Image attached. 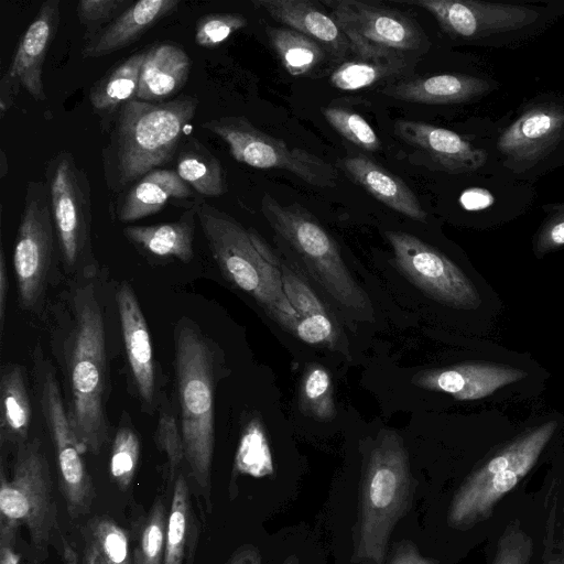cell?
Returning <instances> with one entry per match:
<instances>
[{"label": "cell", "instance_id": "cell-36", "mask_svg": "<svg viewBox=\"0 0 564 564\" xmlns=\"http://www.w3.org/2000/svg\"><path fill=\"white\" fill-rule=\"evenodd\" d=\"M167 517L159 497L143 521L132 564H163L165 555Z\"/></svg>", "mask_w": 564, "mask_h": 564}, {"label": "cell", "instance_id": "cell-13", "mask_svg": "<svg viewBox=\"0 0 564 564\" xmlns=\"http://www.w3.org/2000/svg\"><path fill=\"white\" fill-rule=\"evenodd\" d=\"M384 235L398 270L426 296L455 310L471 311L482 304L475 282L440 250L403 231Z\"/></svg>", "mask_w": 564, "mask_h": 564}, {"label": "cell", "instance_id": "cell-7", "mask_svg": "<svg viewBox=\"0 0 564 564\" xmlns=\"http://www.w3.org/2000/svg\"><path fill=\"white\" fill-rule=\"evenodd\" d=\"M556 430L555 420L528 429L474 470L451 501L448 524L466 530L486 520L498 501L533 468Z\"/></svg>", "mask_w": 564, "mask_h": 564}, {"label": "cell", "instance_id": "cell-50", "mask_svg": "<svg viewBox=\"0 0 564 564\" xmlns=\"http://www.w3.org/2000/svg\"><path fill=\"white\" fill-rule=\"evenodd\" d=\"M85 564H108L90 539L85 549Z\"/></svg>", "mask_w": 564, "mask_h": 564}, {"label": "cell", "instance_id": "cell-51", "mask_svg": "<svg viewBox=\"0 0 564 564\" xmlns=\"http://www.w3.org/2000/svg\"><path fill=\"white\" fill-rule=\"evenodd\" d=\"M8 163H7V159H6V153L3 150H1V159H0V176L1 177H4L6 174L8 173Z\"/></svg>", "mask_w": 564, "mask_h": 564}, {"label": "cell", "instance_id": "cell-47", "mask_svg": "<svg viewBox=\"0 0 564 564\" xmlns=\"http://www.w3.org/2000/svg\"><path fill=\"white\" fill-rule=\"evenodd\" d=\"M17 531L0 528V564H20V554L15 551Z\"/></svg>", "mask_w": 564, "mask_h": 564}, {"label": "cell", "instance_id": "cell-25", "mask_svg": "<svg viewBox=\"0 0 564 564\" xmlns=\"http://www.w3.org/2000/svg\"><path fill=\"white\" fill-rule=\"evenodd\" d=\"M191 69L188 54L173 43H160L145 53L135 99L162 102L186 84Z\"/></svg>", "mask_w": 564, "mask_h": 564}, {"label": "cell", "instance_id": "cell-31", "mask_svg": "<svg viewBox=\"0 0 564 564\" xmlns=\"http://www.w3.org/2000/svg\"><path fill=\"white\" fill-rule=\"evenodd\" d=\"M197 535V522L192 511L188 485L185 477L178 475L174 482L167 517L163 564H192Z\"/></svg>", "mask_w": 564, "mask_h": 564}, {"label": "cell", "instance_id": "cell-24", "mask_svg": "<svg viewBox=\"0 0 564 564\" xmlns=\"http://www.w3.org/2000/svg\"><path fill=\"white\" fill-rule=\"evenodd\" d=\"M488 90V83L481 78L463 74H440L401 80L386 86L382 93L408 102L449 105L473 100Z\"/></svg>", "mask_w": 564, "mask_h": 564}, {"label": "cell", "instance_id": "cell-10", "mask_svg": "<svg viewBox=\"0 0 564 564\" xmlns=\"http://www.w3.org/2000/svg\"><path fill=\"white\" fill-rule=\"evenodd\" d=\"M200 127L220 138L237 162L261 170H284L316 187L337 184L338 173L330 163L267 134L245 117L212 119L202 122Z\"/></svg>", "mask_w": 564, "mask_h": 564}, {"label": "cell", "instance_id": "cell-41", "mask_svg": "<svg viewBox=\"0 0 564 564\" xmlns=\"http://www.w3.org/2000/svg\"><path fill=\"white\" fill-rule=\"evenodd\" d=\"M133 2L129 0H80L76 6V13L79 22L85 28V40L88 42L108 21L115 20L121 12Z\"/></svg>", "mask_w": 564, "mask_h": 564}, {"label": "cell", "instance_id": "cell-42", "mask_svg": "<svg viewBox=\"0 0 564 564\" xmlns=\"http://www.w3.org/2000/svg\"><path fill=\"white\" fill-rule=\"evenodd\" d=\"M155 442L166 456L169 476L173 479L184 459V446L181 429H178L176 419L169 406L161 410Z\"/></svg>", "mask_w": 564, "mask_h": 564}, {"label": "cell", "instance_id": "cell-35", "mask_svg": "<svg viewBox=\"0 0 564 564\" xmlns=\"http://www.w3.org/2000/svg\"><path fill=\"white\" fill-rule=\"evenodd\" d=\"M300 409L317 421L326 422L335 416L332 379L323 366L313 364L304 371L300 386Z\"/></svg>", "mask_w": 564, "mask_h": 564}, {"label": "cell", "instance_id": "cell-1", "mask_svg": "<svg viewBox=\"0 0 564 564\" xmlns=\"http://www.w3.org/2000/svg\"><path fill=\"white\" fill-rule=\"evenodd\" d=\"M197 106L195 96L185 95L162 102L132 99L120 108L101 151L110 194L120 196L143 175L174 158Z\"/></svg>", "mask_w": 564, "mask_h": 564}, {"label": "cell", "instance_id": "cell-2", "mask_svg": "<svg viewBox=\"0 0 564 564\" xmlns=\"http://www.w3.org/2000/svg\"><path fill=\"white\" fill-rule=\"evenodd\" d=\"M65 359L69 421L84 453L97 455L109 435L105 410L108 375L105 321L91 283L80 285L74 293Z\"/></svg>", "mask_w": 564, "mask_h": 564}, {"label": "cell", "instance_id": "cell-48", "mask_svg": "<svg viewBox=\"0 0 564 564\" xmlns=\"http://www.w3.org/2000/svg\"><path fill=\"white\" fill-rule=\"evenodd\" d=\"M224 564H262L259 550L252 544L239 546Z\"/></svg>", "mask_w": 564, "mask_h": 564}, {"label": "cell", "instance_id": "cell-8", "mask_svg": "<svg viewBox=\"0 0 564 564\" xmlns=\"http://www.w3.org/2000/svg\"><path fill=\"white\" fill-rule=\"evenodd\" d=\"M48 463L37 440L18 446L11 478L0 471V528L26 527L33 544L44 547L56 528Z\"/></svg>", "mask_w": 564, "mask_h": 564}, {"label": "cell", "instance_id": "cell-9", "mask_svg": "<svg viewBox=\"0 0 564 564\" xmlns=\"http://www.w3.org/2000/svg\"><path fill=\"white\" fill-rule=\"evenodd\" d=\"M58 251L68 271L94 273L91 252V191L86 172L69 151H59L45 166Z\"/></svg>", "mask_w": 564, "mask_h": 564}, {"label": "cell", "instance_id": "cell-4", "mask_svg": "<svg viewBox=\"0 0 564 564\" xmlns=\"http://www.w3.org/2000/svg\"><path fill=\"white\" fill-rule=\"evenodd\" d=\"M193 208L212 256L226 279L250 295L274 322L293 333L296 313L284 292L282 262L262 237L206 202L193 204Z\"/></svg>", "mask_w": 564, "mask_h": 564}, {"label": "cell", "instance_id": "cell-37", "mask_svg": "<svg viewBox=\"0 0 564 564\" xmlns=\"http://www.w3.org/2000/svg\"><path fill=\"white\" fill-rule=\"evenodd\" d=\"M141 444L133 429L120 425L110 456V474L121 490H127L137 471L140 459Z\"/></svg>", "mask_w": 564, "mask_h": 564}, {"label": "cell", "instance_id": "cell-19", "mask_svg": "<svg viewBox=\"0 0 564 564\" xmlns=\"http://www.w3.org/2000/svg\"><path fill=\"white\" fill-rule=\"evenodd\" d=\"M394 132L404 142L427 154L441 170L466 173L479 169L487 154L454 131L423 121L398 120Z\"/></svg>", "mask_w": 564, "mask_h": 564}, {"label": "cell", "instance_id": "cell-38", "mask_svg": "<svg viewBox=\"0 0 564 564\" xmlns=\"http://www.w3.org/2000/svg\"><path fill=\"white\" fill-rule=\"evenodd\" d=\"M89 539L108 564H132L129 538L123 528L108 517H95L88 523Z\"/></svg>", "mask_w": 564, "mask_h": 564}, {"label": "cell", "instance_id": "cell-6", "mask_svg": "<svg viewBox=\"0 0 564 564\" xmlns=\"http://www.w3.org/2000/svg\"><path fill=\"white\" fill-rule=\"evenodd\" d=\"M261 212L338 304L372 319L373 307L368 294L350 274L336 241L311 213L296 203L283 205L268 193L262 196Z\"/></svg>", "mask_w": 564, "mask_h": 564}, {"label": "cell", "instance_id": "cell-3", "mask_svg": "<svg viewBox=\"0 0 564 564\" xmlns=\"http://www.w3.org/2000/svg\"><path fill=\"white\" fill-rule=\"evenodd\" d=\"M413 478L403 440L381 431L364 459L352 532V561L382 564L395 524L409 511Z\"/></svg>", "mask_w": 564, "mask_h": 564}, {"label": "cell", "instance_id": "cell-43", "mask_svg": "<svg viewBox=\"0 0 564 564\" xmlns=\"http://www.w3.org/2000/svg\"><path fill=\"white\" fill-rule=\"evenodd\" d=\"M532 550L531 538L517 523H511L498 541L491 564H529Z\"/></svg>", "mask_w": 564, "mask_h": 564}, {"label": "cell", "instance_id": "cell-45", "mask_svg": "<svg viewBox=\"0 0 564 564\" xmlns=\"http://www.w3.org/2000/svg\"><path fill=\"white\" fill-rule=\"evenodd\" d=\"M388 564H438L437 561L423 556L410 541L394 544Z\"/></svg>", "mask_w": 564, "mask_h": 564}, {"label": "cell", "instance_id": "cell-11", "mask_svg": "<svg viewBox=\"0 0 564 564\" xmlns=\"http://www.w3.org/2000/svg\"><path fill=\"white\" fill-rule=\"evenodd\" d=\"M35 378L39 403L54 445L59 485L72 519L89 512L95 498L84 451L72 427L54 368L36 355Z\"/></svg>", "mask_w": 564, "mask_h": 564}, {"label": "cell", "instance_id": "cell-22", "mask_svg": "<svg viewBox=\"0 0 564 564\" xmlns=\"http://www.w3.org/2000/svg\"><path fill=\"white\" fill-rule=\"evenodd\" d=\"M180 0H140L85 43L84 57H101L129 46L153 25L174 12Z\"/></svg>", "mask_w": 564, "mask_h": 564}, {"label": "cell", "instance_id": "cell-17", "mask_svg": "<svg viewBox=\"0 0 564 564\" xmlns=\"http://www.w3.org/2000/svg\"><path fill=\"white\" fill-rule=\"evenodd\" d=\"M520 368L491 362L467 361L448 367L422 370L414 375V386L429 391L443 392L458 401H475L523 379Z\"/></svg>", "mask_w": 564, "mask_h": 564}, {"label": "cell", "instance_id": "cell-30", "mask_svg": "<svg viewBox=\"0 0 564 564\" xmlns=\"http://www.w3.org/2000/svg\"><path fill=\"white\" fill-rule=\"evenodd\" d=\"M31 422V402L20 365L8 364L0 380V441L1 445H21L28 442Z\"/></svg>", "mask_w": 564, "mask_h": 564}, {"label": "cell", "instance_id": "cell-5", "mask_svg": "<svg viewBox=\"0 0 564 564\" xmlns=\"http://www.w3.org/2000/svg\"><path fill=\"white\" fill-rule=\"evenodd\" d=\"M174 345L184 458L210 510V470L215 446V358L207 338L187 319L177 323Z\"/></svg>", "mask_w": 564, "mask_h": 564}, {"label": "cell", "instance_id": "cell-52", "mask_svg": "<svg viewBox=\"0 0 564 564\" xmlns=\"http://www.w3.org/2000/svg\"><path fill=\"white\" fill-rule=\"evenodd\" d=\"M282 564H300V562L296 556L291 555L286 560H284Z\"/></svg>", "mask_w": 564, "mask_h": 564}, {"label": "cell", "instance_id": "cell-28", "mask_svg": "<svg viewBox=\"0 0 564 564\" xmlns=\"http://www.w3.org/2000/svg\"><path fill=\"white\" fill-rule=\"evenodd\" d=\"M196 220L192 206L174 221L150 226H127L122 232L131 243L153 256L172 257L182 262H189L194 256Z\"/></svg>", "mask_w": 564, "mask_h": 564}, {"label": "cell", "instance_id": "cell-39", "mask_svg": "<svg viewBox=\"0 0 564 564\" xmlns=\"http://www.w3.org/2000/svg\"><path fill=\"white\" fill-rule=\"evenodd\" d=\"M323 115L327 122L345 139L362 150L375 152L380 148V140L359 113L337 107H326Z\"/></svg>", "mask_w": 564, "mask_h": 564}, {"label": "cell", "instance_id": "cell-44", "mask_svg": "<svg viewBox=\"0 0 564 564\" xmlns=\"http://www.w3.org/2000/svg\"><path fill=\"white\" fill-rule=\"evenodd\" d=\"M564 247V205L554 206L551 216L541 226L534 251L539 256Z\"/></svg>", "mask_w": 564, "mask_h": 564}, {"label": "cell", "instance_id": "cell-29", "mask_svg": "<svg viewBox=\"0 0 564 564\" xmlns=\"http://www.w3.org/2000/svg\"><path fill=\"white\" fill-rule=\"evenodd\" d=\"M147 52H137L99 78L89 90V101L106 129L128 101L135 99Z\"/></svg>", "mask_w": 564, "mask_h": 564}, {"label": "cell", "instance_id": "cell-12", "mask_svg": "<svg viewBox=\"0 0 564 564\" xmlns=\"http://www.w3.org/2000/svg\"><path fill=\"white\" fill-rule=\"evenodd\" d=\"M55 243L58 247L46 183L31 181L13 249L19 303L24 311H34L44 296Z\"/></svg>", "mask_w": 564, "mask_h": 564}, {"label": "cell", "instance_id": "cell-32", "mask_svg": "<svg viewBox=\"0 0 564 564\" xmlns=\"http://www.w3.org/2000/svg\"><path fill=\"white\" fill-rule=\"evenodd\" d=\"M176 159V173L197 194L219 197L227 192L221 163L197 139L181 145Z\"/></svg>", "mask_w": 564, "mask_h": 564}, {"label": "cell", "instance_id": "cell-26", "mask_svg": "<svg viewBox=\"0 0 564 564\" xmlns=\"http://www.w3.org/2000/svg\"><path fill=\"white\" fill-rule=\"evenodd\" d=\"M344 170L370 195L391 209L417 221L427 214L408 184L365 155L345 158Z\"/></svg>", "mask_w": 564, "mask_h": 564}, {"label": "cell", "instance_id": "cell-46", "mask_svg": "<svg viewBox=\"0 0 564 564\" xmlns=\"http://www.w3.org/2000/svg\"><path fill=\"white\" fill-rule=\"evenodd\" d=\"M495 202L492 194L480 187L465 189L459 196L460 206L468 212L484 210Z\"/></svg>", "mask_w": 564, "mask_h": 564}, {"label": "cell", "instance_id": "cell-16", "mask_svg": "<svg viewBox=\"0 0 564 564\" xmlns=\"http://www.w3.org/2000/svg\"><path fill=\"white\" fill-rule=\"evenodd\" d=\"M59 0L43 2L19 41L11 64L0 82L1 116L11 107L20 86L35 100L46 99L43 66L59 24Z\"/></svg>", "mask_w": 564, "mask_h": 564}, {"label": "cell", "instance_id": "cell-34", "mask_svg": "<svg viewBox=\"0 0 564 564\" xmlns=\"http://www.w3.org/2000/svg\"><path fill=\"white\" fill-rule=\"evenodd\" d=\"M404 66L402 55L356 57L335 68L330 74L329 83L339 90H358L400 74Z\"/></svg>", "mask_w": 564, "mask_h": 564}, {"label": "cell", "instance_id": "cell-40", "mask_svg": "<svg viewBox=\"0 0 564 564\" xmlns=\"http://www.w3.org/2000/svg\"><path fill=\"white\" fill-rule=\"evenodd\" d=\"M247 25V19L239 13H212L198 19L195 42L203 47H215Z\"/></svg>", "mask_w": 564, "mask_h": 564}, {"label": "cell", "instance_id": "cell-18", "mask_svg": "<svg viewBox=\"0 0 564 564\" xmlns=\"http://www.w3.org/2000/svg\"><path fill=\"white\" fill-rule=\"evenodd\" d=\"M564 137V109L539 105L527 110L499 137L498 149L510 161L534 164Z\"/></svg>", "mask_w": 564, "mask_h": 564}, {"label": "cell", "instance_id": "cell-33", "mask_svg": "<svg viewBox=\"0 0 564 564\" xmlns=\"http://www.w3.org/2000/svg\"><path fill=\"white\" fill-rule=\"evenodd\" d=\"M265 33L282 66L294 77L307 75L326 56L321 44L295 30L267 26Z\"/></svg>", "mask_w": 564, "mask_h": 564}, {"label": "cell", "instance_id": "cell-27", "mask_svg": "<svg viewBox=\"0 0 564 564\" xmlns=\"http://www.w3.org/2000/svg\"><path fill=\"white\" fill-rule=\"evenodd\" d=\"M284 292L296 313L293 335L310 345L335 347L338 329L311 286L282 263Z\"/></svg>", "mask_w": 564, "mask_h": 564}, {"label": "cell", "instance_id": "cell-49", "mask_svg": "<svg viewBox=\"0 0 564 564\" xmlns=\"http://www.w3.org/2000/svg\"><path fill=\"white\" fill-rule=\"evenodd\" d=\"M9 291L8 271L4 251L0 250V332L3 334L7 294Z\"/></svg>", "mask_w": 564, "mask_h": 564}, {"label": "cell", "instance_id": "cell-21", "mask_svg": "<svg viewBox=\"0 0 564 564\" xmlns=\"http://www.w3.org/2000/svg\"><path fill=\"white\" fill-rule=\"evenodd\" d=\"M273 20L303 33L337 59L354 53V47L332 14L308 0H253Z\"/></svg>", "mask_w": 564, "mask_h": 564}, {"label": "cell", "instance_id": "cell-23", "mask_svg": "<svg viewBox=\"0 0 564 564\" xmlns=\"http://www.w3.org/2000/svg\"><path fill=\"white\" fill-rule=\"evenodd\" d=\"M192 195V188L176 171L155 169L117 197L116 216L122 223L135 221L159 213L172 199H185Z\"/></svg>", "mask_w": 564, "mask_h": 564}, {"label": "cell", "instance_id": "cell-20", "mask_svg": "<svg viewBox=\"0 0 564 564\" xmlns=\"http://www.w3.org/2000/svg\"><path fill=\"white\" fill-rule=\"evenodd\" d=\"M116 300L126 354L135 388L141 400L152 404L155 395V373L147 321L129 283H120Z\"/></svg>", "mask_w": 564, "mask_h": 564}, {"label": "cell", "instance_id": "cell-14", "mask_svg": "<svg viewBox=\"0 0 564 564\" xmlns=\"http://www.w3.org/2000/svg\"><path fill=\"white\" fill-rule=\"evenodd\" d=\"M323 3L350 41L356 57L401 55L423 46L421 28L398 10L360 0H326Z\"/></svg>", "mask_w": 564, "mask_h": 564}, {"label": "cell", "instance_id": "cell-15", "mask_svg": "<svg viewBox=\"0 0 564 564\" xmlns=\"http://www.w3.org/2000/svg\"><path fill=\"white\" fill-rule=\"evenodd\" d=\"M400 3L429 11L441 29L456 39L481 40L514 32L538 18L532 8L473 0H403Z\"/></svg>", "mask_w": 564, "mask_h": 564}]
</instances>
